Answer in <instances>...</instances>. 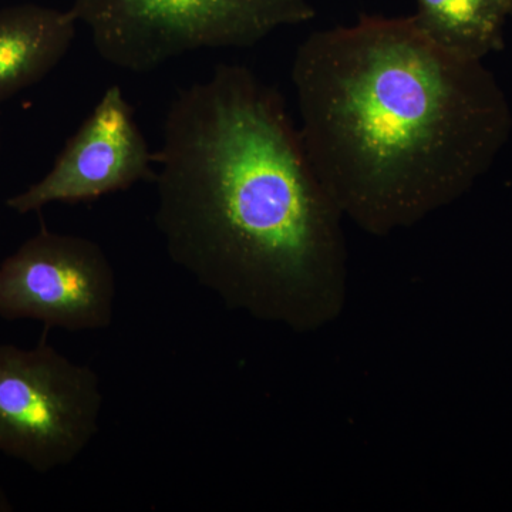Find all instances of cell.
Returning a JSON list of instances; mask_svg holds the SVG:
<instances>
[{"label": "cell", "mask_w": 512, "mask_h": 512, "mask_svg": "<svg viewBox=\"0 0 512 512\" xmlns=\"http://www.w3.org/2000/svg\"><path fill=\"white\" fill-rule=\"evenodd\" d=\"M99 376L42 342L0 345V453L40 474L69 466L99 433Z\"/></svg>", "instance_id": "cell-4"}, {"label": "cell", "mask_w": 512, "mask_h": 512, "mask_svg": "<svg viewBox=\"0 0 512 512\" xmlns=\"http://www.w3.org/2000/svg\"><path fill=\"white\" fill-rule=\"evenodd\" d=\"M116 275L99 244L43 228L0 262V318L69 332L109 328Z\"/></svg>", "instance_id": "cell-5"}, {"label": "cell", "mask_w": 512, "mask_h": 512, "mask_svg": "<svg viewBox=\"0 0 512 512\" xmlns=\"http://www.w3.org/2000/svg\"><path fill=\"white\" fill-rule=\"evenodd\" d=\"M165 251L228 308L293 332L345 306L342 211L275 87L220 64L180 90L154 153Z\"/></svg>", "instance_id": "cell-1"}, {"label": "cell", "mask_w": 512, "mask_h": 512, "mask_svg": "<svg viewBox=\"0 0 512 512\" xmlns=\"http://www.w3.org/2000/svg\"><path fill=\"white\" fill-rule=\"evenodd\" d=\"M511 0H417L414 25L441 49L483 60L504 47Z\"/></svg>", "instance_id": "cell-8"}, {"label": "cell", "mask_w": 512, "mask_h": 512, "mask_svg": "<svg viewBox=\"0 0 512 512\" xmlns=\"http://www.w3.org/2000/svg\"><path fill=\"white\" fill-rule=\"evenodd\" d=\"M0 147H2V138H0Z\"/></svg>", "instance_id": "cell-10"}, {"label": "cell", "mask_w": 512, "mask_h": 512, "mask_svg": "<svg viewBox=\"0 0 512 512\" xmlns=\"http://www.w3.org/2000/svg\"><path fill=\"white\" fill-rule=\"evenodd\" d=\"M154 165V153L138 126L133 107L119 86H110L69 138L52 170L10 197L6 205L25 215L53 202L99 200L138 183H154Z\"/></svg>", "instance_id": "cell-6"}, {"label": "cell", "mask_w": 512, "mask_h": 512, "mask_svg": "<svg viewBox=\"0 0 512 512\" xmlns=\"http://www.w3.org/2000/svg\"><path fill=\"white\" fill-rule=\"evenodd\" d=\"M511 18H512V0H511Z\"/></svg>", "instance_id": "cell-11"}, {"label": "cell", "mask_w": 512, "mask_h": 512, "mask_svg": "<svg viewBox=\"0 0 512 512\" xmlns=\"http://www.w3.org/2000/svg\"><path fill=\"white\" fill-rule=\"evenodd\" d=\"M301 133L343 215L373 235L463 197L512 130L483 60L441 49L412 16L360 15L303 40L292 64Z\"/></svg>", "instance_id": "cell-2"}, {"label": "cell", "mask_w": 512, "mask_h": 512, "mask_svg": "<svg viewBox=\"0 0 512 512\" xmlns=\"http://www.w3.org/2000/svg\"><path fill=\"white\" fill-rule=\"evenodd\" d=\"M77 23L72 10L33 3L0 10V101L39 83L62 62Z\"/></svg>", "instance_id": "cell-7"}, {"label": "cell", "mask_w": 512, "mask_h": 512, "mask_svg": "<svg viewBox=\"0 0 512 512\" xmlns=\"http://www.w3.org/2000/svg\"><path fill=\"white\" fill-rule=\"evenodd\" d=\"M9 511H12V504H10L9 498L6 497V494L3 493L2 488H0V512Z\"/></svg>", "instance_id": "cell-9"}, {"label": "cell", "mask_w": 512, "mask_h": 512, "mask_svg": "<svg viewBox=\"0 0 512 512\" xmlns=\"http://www.w3.org/2000/svg\"><path fill=\"white\" fill-rule=\"evenodd\" d=\"M104 62L148 73L207 49H247L316 16L312 0H73Z\"/></svg>", "instance_id": "cell-3"}]
</instances>
